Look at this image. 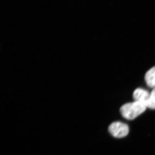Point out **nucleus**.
<instances>
[{"mask_svg": "<svg viewBox=\"0 0 155 155\" xmlns=\"http://www.w3.org/2000/svg\"><path fill=\"white\" fill-rule=\"evenodd\" d=\"M133 98L135 101L141 103L147 108L155 110V104L152 100L150 94L145 90L136 89L134 92Z\"/></svg>", "mask_w": 155, "mask_h": 155, "instance_id": "f03ea898", "label": "nucleus"}, {"mask_svg": "<svg viewBox=\"0 0 155 155\" xmlns=\"http://www.w3.org/2000/svg\"><path fill=\"white\" fill-rule=\"evenodd\" d=\"M147 107L137 101L127 103L121 107L120 112L122 116L128 120H133L143 113Z\"/></svg>", "mask_w": 155, "mask_h": 155, "instance_id": "f257e3e1", "label": "nucleus"}, {"mask_svg": "<svg viewBox=\"0 0 155 155\" xmlns=\"http://www.w3.org/2000/svg\"><path fill=\"white\" fill-rule=\"evenodd\" d=\"M145 78L148 86L153 89L155 88V67L147 72Z\"/></svg>", "mask_w": 155, "mask_h": 155, "instance_id": "20e7f679", "label": "nucleus"}, {"mask_svg": "<svg viewBox=\"0 0 155 155\" xmlns=\"http://www.w3.org/2000/svg\"><path fill=\"white\" fill-rule=\"evenodd\" d=\"M150 95L152 100L155 104V88L153 89L152 91L151 92Z\"/></svg>", "mask_w": 155, "mask_h": 155, "instance_id": "39448f33", "label": "nucleus"}, {"mask_svg": "<svg viewBox=\"0 0 155 155\" xmlns=\"http://www.w3.org/2000/svg\"><path fill=\"white\" fill-rule=\"evenodd\" d=\"M110 133L116 138H122L127 135L129 127L125 123L119 122H114L111 124L108 128Z\"/></svg>", "mask_w": 155, "mask_h": 155, "instance_id": "7ed1b4c3", "label": "nucleus"}]
</instances>
